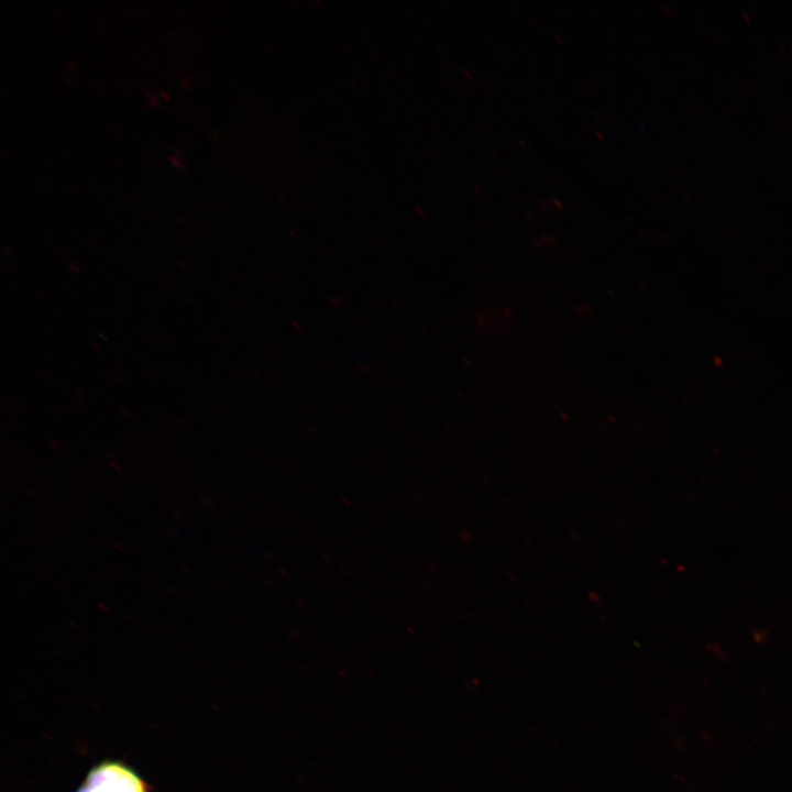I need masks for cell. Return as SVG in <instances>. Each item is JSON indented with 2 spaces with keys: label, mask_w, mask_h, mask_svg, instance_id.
<instances>
[{
  "label": "cell",
  "mask_w": 792,
  "mask_h": 792,
  "mask_svg": "<svg viewBox=\"0 0 792 792\" xmlns=\"http://www.w3.org/2000/svg\"><path fill=\"white\" fill-rule=\"evenodd\" d=\"M75 792H153V789L123 760L103 759L88 770Z\"/></svg>",
  "instance_id": "1"
}]
</instances>
